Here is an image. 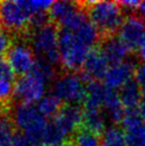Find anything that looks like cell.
I'll return each instance as SVG.
<instances>
[{"label": "cell", "instance_id": "6da1fadb", "mask_svg": "<svg viewBox=\"0 0 145 146\" xmlns=\"http://www.w3.org/2000/svg\"><path fill=\"white\" fill-rule=\"evenodd\" d=\"M90 21L96 27L99 34L105 37L111 36L121 28L125 21V11L120 2L114 1H91L81 3Z\"/></svg>", "mask_w": 145, "mask_h": 146}, {"label": "cell", "instance_id": "7a4b0ae2", "mask_svg": "<svg viewBox=\"0 0 145 146\" xmlns=\"http://www.w3.org/2000/svg\"><path fill=\"white\" fill-rule=\"evenodd\" d=\"M28 41L36 60L55 66L60 63L59 27L53 23H48L39 28L30 29Z\"/></svg>", "mask_w": 145, "mask_h": 146}, {"label": "cell", "instance_id": "3957f363", "mask_svg": "<svg viewBox=\"0 0 145 146\" xmlns=\"http://www.w3.org/2000/svg\"><path fill=\"white\" fill-rule=\"evenodd\" d=\"M93 49L74 32L59 29L60 64L66 72L76 73L82 69L86 58Z\"/></svg>", "mask_w": 145, "mask_h": 146}, {"label": "cell", "instance_id": "277c9868", "mask_svg": "<svg viewBox=\"0 0 145 146\" xmlns=\"http://www.w3.org/2000/svg\"><path fill=\"white\" fill-rule=\"evenodd\" d=\"M13 123L19 132L43 145V137L49 119L42 114L37 106L18 102L14 108L12 116Z\"/></svg>", "mask_w": 145, "mask_h": 146}, {"label": "cell", "instance_id": "5b68a950", "mask_svg": "<svg viewBox=\"0 0 145 146\" xmlns=\"http://www.w3.org/2000/svg\"><path fill=\"white\" fill-rule=\"evenodd\" d=\"M88 80L82 74L66 72L58 76L51 86V94L64 105H79L84 102Z\"/></svg>", "mask_w": 145, "mask_h": 146}, {"label": "cell", "instance_id": "8992f818", "mask_svg": "<svg viewBox=\"0 0 145 146\" xmlns=\"http://www.w3.org/2000/svg\"><path fill=\"white\" fill-rule=\"evenodd\" d=\"M0 25L9 33H24L30 29V17L21 1L0 2Z\"/></svg>", "mask_w": 145, "mask_h": 146}, {"label": "cell", "instance_id": "52a82bcc", "mask_svg": "<svg viewBox=\"0 0 145 146\" xmlns=\"http://www.w3.org/2000/svg\"><path fill=\"white\" fill-rule=\"evenodd\" d=\"M47 86L48 83L32 72L16 80L14 97L20 104L36 105L47 95Z\"/></svg>", "mask_w": 145, "mask_h": 146}, {"label": "cell", "instance_id": "ba28073f", "mask_svg": "<svg viewBox=\"0 0 145 146\" xmlns=\"http://www.w3.org/2000/svg\"><path fill=\"white\" fill-rule=\"evenodd\" d=\"M50 121L65 140L74 137L82 128V107L79 105H63L59 113Z\"/></svg>", "mask_w": 145, "mask_h": 146}, {"label": "cell", "instance_id": "9c48e42d", "mask_svg": "<svg viewBox=\"0 0 145 146\" xmlns=\"http://www.w3.org/2000/svg\"><path fill=\"white\" fill-rule=\"evenodd\" d=\"M7 61L15 75L21 77L32 72L37 60L29 44L19 42L13 45L9 50Z\"/></svg>", "mask_w": 145, "mask_h": 146}, {"label": "cell", "instance_id": "30bf717a", "mask_svg": "<svg viewBox=\"0 0 145 146\" xmlns=\"http://www.w3.org/2000/svg\"><path fill=\"white\" fill-rule=\"evenodd\" d=\"M117 34L130 51H138L145 37L144 19L137 15H129L123 21Z\"/></svg>", "mask_w": 145, "mask_h": 146}, {"label": "cell", "instance_id": "8fae6325", "mask_svg": "<svg viewBox=\"0 0 145 146\" xmlns=\"http://www.w3.org/2000/svg\"><path fill=\"white\" fill-rule=\"evenodd\" d=\"M137 64L132 60H126L118 64L111 65L104 78V84L109 89L118 91L136 76Z\"/></svg>", "mask_w": 145, "mask_h": 146}, {"label": "cell", "instance_id": "7c38bea8", "mask_svg": "<svg viewBox=\"0 0 145 146\" xmlns=\"http://www.w3.org/2000/svg\"><path fill=\"white\" fill-rule=\"evenodd\" d=\"M122 125L128 146H145V121L140 110L126 112Z\"/></svg>", "mask_w": 145, "mask_h": 146}, {"label": "cell", "instance_id": "4fadbf2b", "mask_svg": "<svg viewBox=\"0 0 145 146\" xmlns=\"http://www.w3.org/2000/svg\"><path fill=\"white\" fill-rule=\"evenodd\" d=\"M110 67V63L100 48H94L82 67V75L88 81H101Z\"/></svg>", "mask_w": 145, "mask_h": 146}, {"label": "cell", "instance_id": "5bb4252c", "mask_svg": "<svg viewBox=\"0 0 145 146\" xmlns=\"http://www.w3.org/2000/svg\"><path fill=\"white\" fill-rule=\"evenodd\" d=\"M100 49L110 63V66L128 60L129 54L131 52L128 47L120 40V37L114 35L105 37L101 43Z\"/></svg>", "mask_w": 145, "mask_h": 146}, {"label": "cell", "instance_id": "9a60e30c", "mask_svg": "<svg viewBox=\"0 0 145 146\" xmlns=\"http://www.w3.org/2000/svg\"><path fill=\"white\" fill-rule=\"evenodd\" d=\"M15 76L8 61L0 59V107H4L14 96Z\"/></svg>", "mask_w": 145, "mask_h": 146}, {"label": "cell", "instance_id": "2e32d148", "mask_svg": "<svg viewBox=\"0 0 145 146\" xmlns=\"http://www.w3.org/2000/svg\"><path fill=\"white\" fill-rule=\"evenodd\" d=\"M107 116L104 110L82 107V128L102 135L107 130Z\"/></svg>", "mask_w": 145, "mask_h": 146}, {"label": "cell", "instance_id": "e0dca14e", "mask_svg": "<svg viewBox=\"0 0 145 146\" xmlns=\"http://www.w3.org/2000/svg\"><path fill=\"white\" fill-rule=\"evenodd\" d=\"M117 92H118V96H120L122 105L125 108L126 112L140 110L143 89L136 81V79H132L131 81H129Z\"/></svg>", "mask_w": 145, "mask_h": 146}, {"label": "cell", "instance_id": "ac0fdd59", "mask_svg": "<svg viewBox=\"0 0 145 146\" xmlns=\"http://www.w3.org/2000/svg\"><path fill=\"white\" fill-rule=\"evenodd\" d=\"M82 4L79 2H74L69 0H61V1H55L53 2L51 7L48 11L49 19L53 21V24L62 26L69 18L76 14L80 9Z\"/></svg>", "mask_w": 145, "mask_h": 146}, {"label": "cell", "instance_id": "d6986e66", "mask_svg": "<svg viewBox=\"0 0 145 146\" xmlns=\"http://www.w3.org/2000/svg\"><path fill=\"white\" fill-rule=\"evenodd\" d=\"M102 110L107 116L108 122L112 123L114 125L123 123L126 115V110L122 105L117 91L108 88Z\"/></svg>", "mask_w": 145, "mask_h": 146}, {"label": "cell", "instance_id": "ffe728a7", "mask_svg": "<svg viewBox=\"0 0 145 146\" xmlns=\"http://www.w3.org/2000/svg\"><path fill=\"white\" fill-rule=\"evenodd\" d=\"M15 125L7 114H0V146H12L15 135Z\"/></svg>", "mask_w": 145, "mask_h": 146}, {"label": "cell", "instance_id": "44dd1931", "mask_svg": "<svg viewBox=\"0 0 145 146\" xmlns=\"http://www.w3.org/2000/svg\"><path fill=\"white\" fill-rule=\"evenodd\" d=\"M37 108L42 114L48 119H51L59 113L60 109L62 108V104L59 99H57L53 94H47L45 97H43L40 102L36 104Z\"/></svg>", "mask_w": 145, "mask_h": 146}, {"label": "cell", "instance_id": "7402d4cb", "mask_svg": "<svg viewBox=\"0 0 145 146\" xmlns=\"http://www.w3.org/2000/svg\"><path fill=\"white\" fill-rule=\"evenodd\" d=\"M101 146H128L123 130L109 127L101 135Z\"/></svg>", "mask_w": 145, "mask_h": 146}, {"label": "cell", "instance_id": "603a6c76", "mask_svg": "<svg viewBox=\"0 0 145 146\" xmlns=\"http://www.w3.org/2000/svg\"><path fill=\"white\" fill-rule=\"evenodd\" d=\"M23 7L30 17V21L34 16L48 13L49 9L53 4V1L48 0H29V1H21Z\"/></svg>", "mask_w": 145, "mask_h": 146}, {"label": "cell", "instance_id": "cb8c5ba5", "mask_svg": "<svg viewBox=\"0 0 145 146\" xmlns=\"http://www.w3.org/2000/svg\"><path fill=\"white\" fill-rule=\"evenodd\" d=\"M75 146H101V137L92 131L81 128L74 135Z\"/></svg>", "mask_w": 145, "mask_h": 146}, {"label": "cell", "instance_id": "d4e9b609", "mask_svg": "<svg viewBox=\"0 0 145 146\" xmlns=\"http://www.w3.org/2000/svg\"><path fill=\"white\" fill-rule=\"evenodd\" d=\"M32 72L34 74H36L39 77L42 78L44 81L47 82L48 84L49 83H53L55 80L58 78L57 69L55 65H51L43 61H39V60L36 61V64Z\"/></svg>", "mask_w": 145, "mask_h": 146}, {"label": "cell", "instance_id": "484cf974", "mask_svg": "<svg viewBox=\"0 0 145 146\" xmlns=\"http://www.w3.org/2000/svg\"><path fill=\"white\" fill-rule=\"evenodd\" d=\"M12 46V37L10 33L0 27V57L8 53Z\"/></svg>", "mask_w": 145, "mask_h": 146}, {"label": "cell", "instance_id": "4316f807", "mask_svg": "<svg viewBox=\"0 0 145 146\" xmlns=\"http://www.w3.org/2000/svg\"><path fill=\"white\" fill-rule=\"evenodd\" d=\"M12 146H42L39 142H36L31 138L27 137L26 134L21 132H16L14 135Z\"/></svg>", "mask_w": 145, "mask_h": 146}, {"label": "cell", "instance_id": "83f0119b", "mask_svg": "<svg viewBox=\"0 0 145 146\" xmlns=\"http://www.w3.org/2000/svg\"><path fill=\"white\" fill-rule=\"evenodd\" d=\"M136 81L140 84L142 89H145V62H143L141 65H138L136 70Z\"/></svg>", "mask_w": 145, "mask_h": 146}, {"label": "cell", "instance_id": "f1b7e54d", "mask_svg": "<svg viewBox=\"0 0 145 146\" xmlns=\"http://www.w3.org/2000/svg\"><path fill=\"white\" fill-rule=\"evenodd\" d=\"M120 4L122 5V8L124 11H136L139 9V5H140V2L139 1H123V2H120Z\"/></svg>", "mask_w": 145, "mask_h": 146}, {"label": "cell", "instance_id": "f546056e", "mask_svg": "<svg viewBox=\"0 0 145 146\" xmlns=\"http://www.w3.org/2000/svg\"><path fill=\"white\" fill-rule=\"evenodd\" d=\"M140 113H141L142 117L145 121V89L143 90V95H142V102L140 105Z\"/></svg>", "mask_w": 145, "mask_h": 146}, {"label": "cell", "instance_id": "4dcf8cb0", "mask_svg": "<svg viewBox=\"0 0 145 146\" xmlns=\"http://www.w3.org/2000/svg\"><path fill=\"white\" fill-rule=\"evenodd\" d=\"M138 11L140 12V14H141L142 16L145 17V1H142V2H140V5H139ZM144 17H143V19H144Z\"/></svg>", "mask_w": 145, "mask_h": 146}, {"label": "cell", "instance_id": "1f68e13d", "mask_svg": "<svg viewBox=\"0 0 145 146\" xmlns=\"http://www.w3.org/2000/svg\"><path fill=\"white\" fill-rule=\"evenodd\" d=\"M57 146H75V144L72 142H65L63 144H61V145H57Z\"/></svg>", "mask_w": 145, "mask_h": 146}]
</instances>
